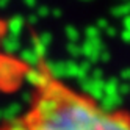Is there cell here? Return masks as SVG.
Segmentation results:
<instances>
[{
  "mask_svg": "<svg viewBox=\"0 0 130 130\" xmlns=\"http://www.w3.org/2000/svg\"><path fill=\"white\" fill-rule=\"evenodd\" d=\"M33 61L13 50L0 49V94H14L28 86Z\"/></svg>",
  "mask_w": 130,
  "mask_h": 130,
  "instance_id": "2",
  "label": "cell"
},
{
  "mask_svg": "<svg viewBox=\"0 0 130 130\" xmlns=\"http://www.w3.org/2000/svg\"><path fill=\"white\" fill-rule=\"evenodd\" d=\"M0 130H130V110L104 104L36 57L22 110L0 121Z\"/></svg>",
  "mask_w": 130,
  "mask_h": 130,
  "instance_id": "1",
  "label": "cell"
}]
</instances>
